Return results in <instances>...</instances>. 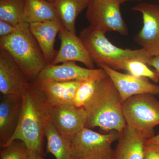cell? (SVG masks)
I'll list each match as a JSON object with an SVG mask.
<instances>
[{"instance_id":"obj_7","label":"cell","mask_w":159,"mask_h":159,"mask_svg":"<svg viewBox=\"0 0 159 159\" xmlns=\"http://www.w3.org/2000/svg\"><path fill=\"white\" fill-rule=\"evenodd\" d=\"M119 0H91L86 17L90 26L106 34L115 31L122 35L128 34V28L123 20Z\"/></svg>"},{"instance_id":"obj_17","label":"cell","mask_w":159,"mask_h":159,"mask_svg":"<svg viewBox=\"0 0 159 159\" xmlns=\"http://www.w3.org/2000/svg\"><path fill=\"white\" fill-rule=\"evenodd\" d=\"M112 159H144L145 142L128 126L120 133Z\"/></svg>"},{"instance_id":"obj_12","label":"cell","mask_w":159,"mask_h":159,"mask_svg":"<svg viewBox=\"0 0 159 159\" xmlns=\"http://www.w3.org/2000/svg\"><path fill=\"white\" fill-rule=\"evenodd\" d=\"M104 71L101 68L90 69L82 67L74 61L63 63L61 64H50L40 72L36 81H84L102 74Z\"/></svg>"},{"instance_id":"obj_6","label":"cell","mask_w":159,"mask_h":159,"mask_svg":"<svg viewBox=\"0 0 159 159\" xmlns=\"http://www.w3.org/2000/svg\"><path fill=\"white\" fill-rule=\"evenodd\" d=\"M116 130L101 134L84 127L72 141L74 159H112V144L119 139Z\"/></svg>"},{"instance_id":"obj_1","label":"cell","mask_w":159,"mask_h":159,"mask_svg":"<svg viewBox=\"0 0 159 159\" xmlns=\"http://www.w3.org/2000/svg\"><path fill=\"white\" fill-rule=\"evenodd\" d=\"M22 99L17 128L7 145L14 140H21L29 152L43 155V139L46 128L52 123L53 107L34 83L30 84L22 95Z\"/></svg>"},{"instance_id":"obj_21","label":"cell","mask_w":159,"mask_h":159,"mask_svg":"<svg viewBox=\"0 0 159 159\" xmlns=\"http://www.w3.org/2000/svg\"><path fill=\"white\" fill-rule=\"evenodd\" d=\"M111 68L118 70L128 71L129 74L139 78H148L153 82L159 81L157 74L147 66V64L138 60L132 59L122 61L113 66Z\"/></svg>"},{"instance_id":"obj_30","label":"cell","mask_w":159,"mask_h":159,"mask_svg":"<svg viewBox=\"0 0 159 159\" xmlns=\"http://www.w3.org/2000/svg\"><path fill=\"white\" fill-rule=\"evenodd\" d=\"M121 3H123L125 2H129V1H141L142 0H119Z\"/></svg>"},{"instance_id":"obj_31","label":"cell","mask_w":159,"mask_h":159,"mask_svg":"<svg viewBox=\"0 0 159 159\" xmlns=\"http://www.w3.org/2000/svg\"><path fill=\"white\" fill-rule=\"evenodd\" d=\"M49 2H53V0H48Z\"/></svg>"},{"instance_id":"obj_26","label":"cell","mask_w":159,"mask_h":159,"mask_svg":"<svg viewBox=\"0 0 159 159\" xmlns=\"http://www.w3.org/2000/svg\"><path fill=\"white\" fill-rule=\"evenodd\" d=\"M17 29V26L13 25L6 21L0 20V38L6 37L13 34Z\"/></svg>"},{"instance_id":"obj_32","label":"cell","mask_w":159,"mask_h":159,"mask_svg":"<svg viewBox=\"0 0 159 159\" xmlns=\"http://www.w3.org/2000/svg\"><path fill=\"white\" fill-rule=\"evenodd\" d=\"M158 2H159V1H158Z\"/></svg>"},{"instance_id":"obj_3","label":"cell","mask_w":159,"mask_h":159,"mask_svg":"<svg viewBox=\"0 0 159 159\" xmlns=\"http://www.w3.org/2000/svg\"><path fill=\"white\" fill-rule=\"evenodd\" d=\"M0 48L10 54L30 83L49 65L27 23H21L13 34L0 38Z\"/></svg>"},{"instance_id":"obj_16","label":"cell","mask_w":159,"mask_h":159,"mask_svg":"<svg viewBox=\"0 0 159 159\" xmlns=\"http://www.w3.org/2000/svg\"><path fill=\"white\" fill-rule=\"evenodd\" d=\"M83 81H36L34 83L44 92L51 105L54 107L73 105L77 91Z\"/></svg>"},{"instance_id":"obj_20","label":"cell","mask_w":159,"mask_h":159,"mask_svg":"<svg viewBox=\"0 0 159 159\" xmlns=\"http://www.w3.org/2000/svg\"><path fill=\"white\" fill-rule=\"evenodd\" d=\"M47 139V151L56 159H74L72 142L61 135L52 123L45 132Z\"/></svg>"},{"instance_id":"obj_13","label":"cell","mask_w":159,"mask_h":159,"mask_svg":"<svg viewBox=\"0 0 159 159\" xmlns=\"http://www.w3.org/2000/svg\"><path fill=\"white\" fill-rule=\"evenodd\" d=\"M61 46L51 64L78 61L87 68L94 69V63L80 38L63 27L59 33Z\"/></svg>"},{"instance_id":"obj_28","label":"cell","mask_w":159,"mask_h":159,"mask_svg":"<svg viewBox=\"0 0 159 159\" xmlns=\"http://www.w3.org/2000/svg\"><path fill=\"white\" fill-rule=\"evenodd\" d=\"M145 145H159V134L147 140L145 142Z\"/></svg>"},{"instance_id":"obj_29","label":"cell","mask_w":159,"mask_h":159,"mask_svg":"<svg viewBox=\"0 0 159 159\" xmlns=\"http://www.w3.org/2000/svg\"><path fill=\"white\" fill-rule=\"evenodd\" d=\"M28 159H44L42 157V155L37 152H29V158Z\"/></svg>"},{"instance_id":"obj_15","label":"cell","mask_w":159,"mask_h":159,"mask_svg":"<svg viewBox=\"0 0 159 159\" xmlns=\"http://www.w3.org/2000/svg\"><path fill=\"white\" fill-rule=\"evenodd\" d=\"M29 29L37 40L49 65L55 59L57 51L54 49L56 36L63 27L60 20L29 24Z\"/></svg>"},{"instance_id":"obj_27","label":"cell","mask_w":159,"mask_h":159,"mask_svg":"<svg viewBox=\"0 0 159 159\" xmlns=\"http://www.w3.org/2000/svg\"><path fill=\"white\" fill-rule=\"evenodd\" d=\"M147 65L154 68L159 78V54L155 57H152L148 61Z\"/></svg>"},{"instance_id":"obj_2","label":"cell","mask_w":159,"mask_h":159,"mask_svg":"<svg viewBox=\"0 0 159 159\" xmlns=\"http://www.w3.org/2000/svg\"><path fill=\"white\" fill-rule=\"evenodd\" d=\"M118 90L108 76L97 82L90 100L84 107L87 115L85 127H99L107 132L121 133L127 126Z\"/></svg>"},{"instance_id":"obj_10","label":"cell","mask_w":159,"mask_h":159,"mask_svg":"<svg viewBox=\"0 0 159 159\" xmlns=\"http://www.w3.org/2000/svg\"><path fill=\"white\" fill-rule=\"evenodd\" d=\"M104 70L118 90L122 102L139 94L159 95V86L145 78H139L130 74H123L103 64L97 65Z\"/></svg>"},{"instance_id":"obj_23","label":"cell","mask_w":159,"mask_h":159,"mask_svg":"<svg viewBox=\"0 0 159 159\" xmlns=\"http://www.w3.org/2000/svg\"><path fill=\"white\" fill-rule=\"evenodd\" d=\"M107 76L104 71L102 74L84 81L77 91L73 105L78 107H84L93 95L97 82Z\"/></svg>"},{"instance_id":"obj_9","label":"cell","mask_w":159,"mask_h":159,"mask_svg":"<svg viewBox=\"0 0 159 159\" xmlns=\"http://www.w3.org/2000/svg\"><path fill=\"white\" fill-rule=\"evenodd\" d=\"M31 83L10 54L0 48L1 94L22 96Z\"/></svg>"},{"instance_id":"obj_11","label":"cell","mask_w":159,"mask_h":159,"mask_svg":"<svg viewBox=\"0 0 159 159\" xmlns=\"http://www.w3.org/2000/svg\"><path fill=\"white\" fill-rule=\"evenodd\" d=\"M87 119L84 107L74 105L53 107L52 124L61 135L71 142L76 135L85 127Z\"/></svg>"},{"instance_id":"obj_18","label":"cell","mask_w":159,"mask_h":159,"mask_svg":"<svg viewBox=\"0 0 159 159\" xmlns=\"http://www.w3.org/2000/svg\"><path fill=\"white\" fill-rule=\"evenodd\" d=\"M58 20L53 2L48 0H25L22 22L31 24Z\"/></svg>"},{"instance_id":"obj_14","label":"cell","mask_w":159,"mask_h":159,"mask_svg":"<svg viewBox=\"0 0 159 159\" xmlns=\"http://www.w3.org/2000/svg\"><path fill=\"white\" fill-rule=\"evenodd\" d=\"M22 96L2 95L0 101V146H6L17 128L22 106Z\"/></svg>"},{"instance_id":"obj_25","label":"cell","mask_w":159,"mask_h":159,"mask_svg":"<svg viewBox=\"0 0 159 159\" xmlns=\"http://www.w3.org/2000/svg\"><path fill=\"white\" fill-rule=\"evenodd\" d=\"M144 159H159V145H145Z\"/></svg>"},{"instance_id":"obj_5","label":"cell","mask_w":159,"mask_h":159,"mask_svg":"<svg viewBox=\"0 0 159 159\" xmlns=\"http://www.w3.org/2000/svg\"><path fill=\"white\" fill-rule=\"evenodd\" d=\"M122 108L130 129L146 140L155 135L154 128L159 125V100L155 95H135L122 102Z\"/></svg>"},{"instance_id":"obj_19","label":"cell","mask_w":159,"mask_h":159,"mask_svg":"<svg viewBox=\"0 0 159 159\" xmlns=\"http://www.w3.org/2000/svg\"><path fill=\"white\" fill-rule=\"evenodd\" d=\"M90 1L53 0L52 2L64 27L76 34V20L78 16L88 8Z\"/></svg>"},{"instance_id":"obj_4","label":"cell","mask_w":159,"mask_h":159,"mask_svg":"<svg viewBox=\"0 0 159 159\" xmlns=\"http://www.w3.org/2000/svg\"><path fill=\"white\" fill-rule=\"evenodd\" d=\"M79 37L91 59L97 65L103 64L111 68L122 61L135 59L148 64L152 57L145 49H123L113 44L103 34L89 26L80 33Z\"/></svg>"},{"instance_id":"obj_8","label":"cell","mask_w":159,"mask_h":159,"mask_svg":"<svg viewBox=\"0 0 159 159\" xmlns=\"http://www.w3.org/2000/svg\"><path fill=\"white\" fill-rule=\"evenodd\" d=\"M131 10L140 12L143 19V27L135 36V41L150 57H155L159 54V5L142 2Z\"/></svg>"},{"instance_id":"obj_22","label":"cell","mask_w":159,"mask_h":159,"mask_svg":"<svg viewBox=\"0 0 159 159\" xmlns=\"http://www.w3.org/2000/svg\"><path fill=\"white\" fill-rule=\"evenodd\" d=\"M25 0H0V20L13 25L22 23Z\"/></svg>"},{"instance_id":"obj_24","label":"cell","mask_w":159,"mask_h":159,"mask_svg":"<svg viewBox=\"0 0 159 159\" xmlns=\"http://www.w3.org/2000/svg\"><path fill=\"white\" fill-rule=\"evenodd\" d=\"M29 151L23 141L16 140L1 148L0 159H28Z\"/></svg>"}]
</instances>
